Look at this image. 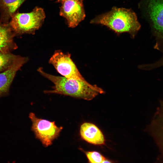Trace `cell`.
I'll return each mask as SVG.
<instances>
[{
  "instance_id": "cell-5",
  "label": "cell",
  "mask_w": 163,
  "mask_h": 163,
  "mask_svg": "<svg viewBox=\"0 0 163 163\" xmlns=\"http://www.w3.org/2000/svg\"><path fill=\"white\" fill-rule=\"evenodd\" d=\"M29 117L32 122V131L34 132L36 138L45 147L51 145L63 129L62 126H57L55 121L38 118L33 113H30Z\"/></svg>"
},
{
  "instance_id": "cell-12",
  "label": "cell",
  "mask_w": 163,
  "mask_h": 163,
  "mask_svg": "<svg viewBox=\"0 0 163 163\" xmlns=\"http://www.w3.org/2000/svg\"><path fill=\"white\" fill-rule=\"evenodd\" d=\"M155 39L154 48L160 51L163 54L162 57L154 63L143 65L140 67L145 70H151L163 66V36L156 33L153 34Z\"/></svg>"
},
{
  "instance_id": "cell-17",
  "label": "cell",
  "mask_w": 163,
  "mask_h": 163,
  "mask_svg": "<svg viewBox=\"0 0 163 163\" xmlns=\"http://www.w3.org/2000/svg\"><path fill=\"white\" fill-rule=\"evenodd\" d=\"M163 100H162L161 101H160V102L161 101H163Z\"/></svg>"
},
{
  "instance_id": "cell-2",
  "label": "cell",
  "mask_w": 163,
  "mask_h": 163,
  "mask_svg": "<svg viewBox=\"0 0 163 163\" xmlns=\"http://www.w3.org/2000/svg\"><path fill=\"white\" fill-rule=\"evenodd\" d=\"M90 23L106 26L118 34L127 33L132 38L141 27L136 14L133 10L114 6L110 11L97 15Z\"/></svg>"
},
{
  "instance_id": "cell-1",
  "label": "cell",
  "mask_w": 163,
  "mask_h": 163,
  "mask_svg": "<svg viewBox=\"0 0 163 163\" xmlns=\"http://www.w3.org/2000/svg\"><path fill=\"white\" fill-rule=\"evenodd\" d=\"M38 71L54 84L53 89L45 90L46 94H56L90 101L104 91L96 85H92L85 80L69 79L64 77L55 76L46 73L42 67Z\"/></svg>"
},
{
  "instance_id": "cell-8",
  "label": "cell",
  "mask_w": 163,
  "mask_h": 163,
  "mask_svg": "<svg viewBox=\"0 0 163 163\" xmlns=\"http://www.w3.org/2000/svg\"><path fill=\"white\" fill-rule=\"evenodd\" d=\"M28 60V58L20 56L10 67L0 72V98L9 94L10 86L17 72Z\"/></svg>"
},
{
  "instance_id": "cell-3",
  "label": "cell",
  "mask_w": 163,
  "mask_h": 163,
  "mask_svg": "<svg viewBox=\"0 0 163 163\" xmlns=\"http://www.w3.org/2000/svg\"><path fill=\"white\" fill-rule=\"evenodd\" d=\"M46 18L43 9L36 7L30 12L15 13L9 24L15 36L24 34H34L42 26Z\"/></svg>"
},
{
  "instance_id": "cell-11",
  "label": "cell",
  "mask_w": 163,
  "mask_h": 163,
  "mask_svg": "<svg viewBox=\"0 0 163 163\" xmlns=\"http://www.w3.org/2000/svg\"><path fill=\"white\" fill-rule=\"evenodd\" d=\"M25 0H0V22L8 24Z\"/></svg>"
},
{
  "instance_id": "cell-9",
  "label": "cell",
  "mask_w": 163,
  "mask_h": 163,
  "mask_svg": "<svg viewBox=\"0 0 163 163\" xmlns=\"http://www.w3.org/2000/svg\"><path fill=\"white\" fill-rule=\"evenodd\" d=\"M80 133L82 139L89 143L97 145H105L103 133L93 123L88 122L82 123L80 126Z\"/></svg>"
},
{
  "instance_id": "cell-16",
  "label": "cell",
  "mask_w": 163,
  "mask_h": 163,
  "mask_svg": "<svg viewBox=\"0 0 163 163\" xmlns=\"http://www.w3.org/2000/svg\"><path fill=\"white\" fill-rule=\"evenodd\" d=\"M63 0H56V1L58 2H60Z\"/></svg>"
},
{
  "instance_id": "cell-7",
  "label": "cell",
  "mask_w": 163,
  "mask_h": 163,
  "mask_svg": "<svg viewBox=\"0 0 163 163\" xmlns=\"http://www.w3.org/2000/svg\"><path fill=\"white\" fill-rule=\"evenodd\" d=\"M83 0H63L59 14L66 20L68 27L74 28L84 20L85 14Z\"/></svg>"
},
{
  "instance_id": "cell-4",
  "label": "cell",
  "mask_w": 163,
  "mask_h": 163,
  "mask_svg": "<svg viewBox=\"0 0 163 163\" xmlns=\"http://www.w3.org/2000/svg\"><path fill=\"white\" fill-rule=\"evenodd\" d=\"M138 6L152 33L163 36V0H141Z\"/></svg>"
},
{
  "instance_id": "cell-10",
  "label": "cell",
  "mask_w": 163,
  "mask_h": 163,
  "mask_svg": "<svg viewBox=\"0 0 163 163\" xmlns=\"http://www.w3.org/2000/svg\"><path fill=\"white\" fill-rule=\"evenodd\" d=\"M15 35L9 23L3 24L0 22V51L5 53L11 52L17 49L14 40Z\"/></svg>"
},
{
  "instance_id": "cell-13",
  "label": "cell",
  "mask_w": 163,
  "mask_h": 163,
  "mask_svg": "<svg viewBox=\"0 0 163 163\" xmlns=\"http://www.w3.org/2000/svg\"><path fill=\"white\" fill-rule=\"evenodd\" d=\"M19 56L11 52L5 53L0 51V72L10 67Z\"/></svg>"
},
{
  "instance_id": "cell-15",
  "label": "cell",
  "mask_w": 163,
  "mask_h": 163,
  "mask_svg": "<svg viewBox=\"0 0 163 163\" xmlns=\"http://www.w3.org/2000/svg\"><path fill=\"white\" fill-rule=\"evenodd\" d=\"M101 163H116V162L112 160L106 158Z\"/></svg>"
},
{
  "instance_id": "cell-6",
  "label": "cell",
  "mask_w": 163,
  "mask_h": 163,
  "mask_svg": "<svg viewBox=\"0 0 163 163\" xmlns=\"http://www.w3.org/2000/svg\"><path fill=\"white\" fill-rule=\"evenodd\" d=\"M60 74L66 78L84 80L69 53H64L60 50L55 51L49 60Z\"/></svg>"
},
{
  "instance_id": "cell-14",
  "label": "cell",
  "mask_w": 163,
  "mask_h": 163,
  "mask_svg": "<svg viewBox=\"0 0 163 163\" xmlns=\"http://www.w3.org/2000/svg\"><path fill=\"white\" fill-rule=\"evenodd\" d=\"M85 152L89 163H101L106 158L102 153L97 151Z\"/></svg>"
}]
</instances>
